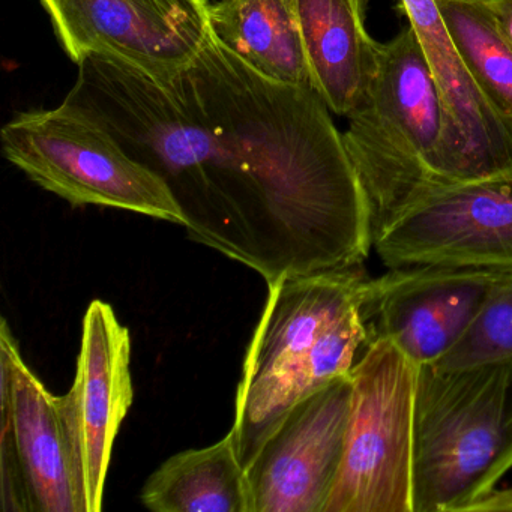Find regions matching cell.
Instances as JSON below:
<instances>
[{
  "mask_svg": "<svg viewBox=\"0 0 512 512\" xmlns=\"http://www.w3.org/2000/svg\"><path fill=\"white\" fill-rule=\"evenodd\" d=\"M76 65L104 56L152 79L187 70L211 37L209 0H40Z\"/></svg>",
  "mask_w": 512,
  "mask_h": 512,
  "instance_id": "ba28073f",
  "label": "cell"
},
{
  "mask_svg": "<svg viewBox=\"0 0 512 512\" xmlns=\"http://www.w3.org/2000/svg\"><path fill=\"white\" fill-rule=\"evenodd\" d=\"M304 43L311 88L338 116L361 106L379 68L382 43L368 34L371 0H290Z\"/></svg>",
  "mask_w": 512,
  "mask_h": 512,
  "instance_id": "5bb4252c",
  "label": "cell"
},
{
  "mask_svg": "<svg viewBox=\"0 0 512 512\" xmlns=\"http://www.w3.org/2000/svg\"><path fill=\"white\" fill-rule=\"evenodd\" d=\"M352 397V376L344 374L272 428L245 467L251 512H325L343 463Z\"/></svg>",
  "mask_w": 512,
  "mask_h": 512,
  "instance_id": "30bf717a",
  "label": "cell"
},
{
  "mask_svg": "<svg viewBox=\"0 0 512 512\" xmlns=\"http://www.w3.org/2000/svg\"><path fill=\"white\" fill-rule=\"evenodd\" d=\"M211 31L262 76L311 88L304 43L290 0H217L211 4Z\"/></svg>",
  "mask_w": 512,
  "mask_h": 512,
  "instance_id": "2e32d148",
  "label": "cell"
},
{
  "mask_svg": "<svg viewBox=\"0 0 512 512\" xmlns=\"http://www.w3.org/2000/svg\"><path fill=\"white\" fill-rule=\"evenodd\" d=\"M350 376L346 448L325 512H413L418 365L376 335Z\"/></svg>",
  "mask_w": 512,
  "mask_h": 512,
  "instance_id": "8992f818",
  "label": "cell"
},
{
  "mask_svg": "<svg viewBox=\"0 0 512 512\" xmlns=\"http://www.w3.org/2000/svg\"><path fill=\"white\" fill-rule=\"evenodd\" d=\"M373 248L388 269L512 272V169L427 194L377 233Z\"/></svg>",
  "mask_w": 512,
  "mask_h": 512,
  "instance_id": "9c48e42d",
  "label": "cell"
},
{
  "mask_svg": "<svg viewBox=\"0 0 512 512\" xmlns=\"http://www.w3.org/2000/svg\"><path fill=\"white\" fill-rule=\"evenodd\" d=\"M5 158L73 206H103L184 226L166 182L134 160L97 119L62 103L14 116L0 131Z\"/></svg>",
  "mask_w": 512,
  "mask_h": 512,
  "instance_id": "5b68a950",
  "label": "cell"
},
{
  "mask_svg": "<svg viewBox=\"0 0 512 512\" xmlns=\"http://www.w3.org/2000/svg\"><path fill=\"white\" fill-rule=\"evenodd\" d=\"M370 280L361 265L268 284L236 388L245 434L266 436L298 401L352 371L374 338L364 310Z\"/></svg>",
  "mask_w": 512,
  "mask_h": 512,
  "instance_id": "7a4b0ae2",
  "label": "cell"
},
{
  "mask_svg": "<svg viewBox=\"0 0 512 512\" xmlns=\"http://www.w3.org/2000/svg\"><path fill=\"white\" fill-rule=\"evenodd\" d=\"M427 59L445 112L443 188L512 169V125L496 112L458 55L434 0H398Z\"/></svg>",
  "mask_w": 512,
  "mask_h": 512,
  "instance_id": "4fadbf2b",
  "label": "cell"
},
{
  "mask_svg": "<svg viewBox=\"0 0 512 512\" xmlns=\"http://www.w3.org/2000/svg\"><path fill=\"white\" fill-rule=\"evenodd\" d=\"M512 469V364L418 367L413 512H464Z\"/></svg>",
  "mask_w": 512,
  "mask_h": 512,
  "instance_id": "3957f363",
  "label": "cell"
},
{
  "mask_svg": "<svg viewBox=\"0 0 512 512\" xmlns=\"http://www.w3.org/2000/svg\"><path fill=\"white\" fill-rule=\"evenodd\" d=\"M59 400L85 511L100 512L113 445L134 400L130 331L107 302L95 299L86 310L76 377Z\"/></svg>",
  "mask_w": 512,
  "mask_h": 512,
  "instance_id": "8fae6325",
  "label": "cell"
},
{
  "mask_svg": "<svg viewBox=\"0 0 512 512\" xmlns=\"http://www.w3.org/2000/svg\"><path fill=\"white\" fill-rule=\"evenodd\" d=\"M512 364V272L488 293L463 337L437 362L443 370Z\"/></svg>",
  "mask_w": 512,
  "mask_h": 512,
  "instance_id": "ac0fdd59",
  "label": "cell"
},
{
  "mask_svg": "<svg viewBox=\"0 0 512 512\" xmlns=\"http://www.w3.org/2000/svg\"><path fill=\"white\" fill-rule=\"evenodd\" d=\"M347 119L344 145L367 196L376 238L410 205L443 188L445 112L412 26L382 43L370 91Z\"/></svg>",
  "mask_w": 512,
  "mask_h": 512,
  "instance_id": "277c9868",
  "label": "cell"
},
{
  "mask_svg": "<svg viewBox=\"0 0 512 512\" xmlns=\"http://www.w3.org/2000/svg\"><path fill=\"white\" fill-rule=\"evenodd\" d=\"M512 512V487L491 488L467 506L464 512Z\"/></svg>",
  "mask_w": 512,
  "mask_h": 512,
  "instance_id": "d6986e66",
  "label": "cell"
},
{
  "mask_svg": "<svg viewBox=\"0 0 512 512\" xmlns=\"http://www.w3.org/2000/svg\"><path fill=\"white\" fill-rule=\"evenodd\" d=\"M488 5L497 26L512 47V0H488Z\"/></svg>",
  "mask_w": 512,
  "mask_h": 512,
  "instance_id": "ffe728a7",
  "label": "cell"
},
{
  "mask_svg": "<svg viewBox=\"0 0 512 512\" xmlns=\"http://www.w3.org/2000/svg\"><path fill=\"white\" fill-rule=\"evenodd\" d=\"M140 500L155 512H251L232 430L214 445L164 461L143 485Z\"/></svg>",
  "mask_w": 512,
  "mask_h": 512,
  "instance_id": "9a60e30c",
  "label": "cell"
},
{
  "mask_svg": "<svg viewBox=\"0 0 512 512\" xmlns=\"http://www.w3.org/2000/svg\"><path fill=\"white\" fill-rule=\"evenodd\" d=\"M470 76L496 112L512 125V47L488 0H434Z\"/></svg>",
  "mask_w": 512,
  "mask_h": 512,
  "instance_id": "e0dca14e",
  "label": "cell"
},
{
  "mask_svg": "<svg viewBox=\"0 0 512 512\" xmlns=\"http://www.w3.org/2000/svg\"><path fill=\"white\" fill-rule=\"evenodd\" d=\"M77 68L65 103L166 182L191 241L266 284L370 256L367 196L313 88L262 76L214 34L166 82L104 56Z\"/></svg>",
  "mask_w": 512,
  "mask_h": 512,
  "instance_id": "6da1fadb",
  "label": "cell"
},
{
  "mask_svg": "<svg viewBox=\"0 0 512 512\" xmlns=\"http://www.w3.org/2000/svg\"><path fill=\"white\" fill-rule=\"evenodd\" d=\"M508 272L418 265L371 278L364 310L374 334L413 364L434 365L455 346Z\"/></svg>",
  "mask_w": 512,
  "mask_h": 512,
  "instance_id": "7c38bea8",
  "label": "cell"
},
{
  "mask_svg": "<svg viewBox=\"0 0 512 512\" xmlns=\"http://www.w3.org/2000/svg\"><path fill=\"white\" fill-rule=\"evenodd\" d=\"M0 379L2 509L86 512L59 395L26 364L5 319Z\"/></svg>",
  "mask_w": 512,
  "mask_h": 512,
  "instance_id": "52a82bcc",
  "label": "cell"
}]
</instances>
